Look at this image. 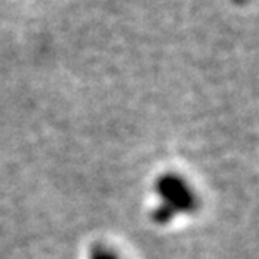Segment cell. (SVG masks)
<instances>
[{
    "label": "cell",
    "instance_id": "7a4b0ae2",
    "mask_svg": "<svg viewBox=\"0 0 259 259\" xmlns=\"http://www.w3.org/2000/svg\"><path fill=\"white\" fill-rule=\"evenodd\" d=\"M89 259H119V256L113 250H109L108 247L94 245L91 250Z\"/></svg>",
    "mask_w": 259,
    "mask_h": 259
},
{
    "label": "cell",
    "instance_id": "6da1fadb",
    "mask_svg": "<svg viewBox=\"0 0 259 259\" xmlns=\"http://www.w3.org/2000/svg\"><path fill=\"white\" fill-rule=\"evenodd\" d=\"M155 191L161 203L152 212V220L165 225L177 214H191L198 208V200L189 184L177 174H164L155 183Z\"/></svg>",
    "mask_w": 259,
    "mask_h": 259
}]
</instances>
